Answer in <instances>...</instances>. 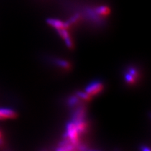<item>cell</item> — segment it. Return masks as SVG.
<instances>
[{"instance_id":"1","label":"cell","mask_w":151,"mask_h":151,"mask_svg":"<svg viewBox=\"0 0 151 151\" xmlns=\"http://www.w3.org/2000/svg\"><path fill=\"white\" fill-rule=\"evenodd\" d=\"M15 116L16 113L13 110L8 108H0V119H13Z\"/></svg>"},{"instance_id":"2","label":"cell","mask_w":151,"mask_h":151,"mask_svg":"<svg viewBox=\"0 0 151 151\" xmlns=\"http://www.w3.org/2000/svg\"><path fill=\"white\" fill-rule=\"evenodd\" d=\"M101 86L102 85L100 83H93L87 88L86 91L91 94H95L101 91L102 88Z\"/></svg>"},{"instance_id":"3","label":"cell","mask_w":151,"mask_h":151,"mask_svg":"<svg viewBox=\"0 0 151 151\" xmlns=\"http://www.w3.org/2000/svg\"><path fill=\"white\" fill-rule=\"evenodd\" d=\"M0 138H1V133H0ZM0 143H1V140H0Z\"/></svg>"}]
</instances>
